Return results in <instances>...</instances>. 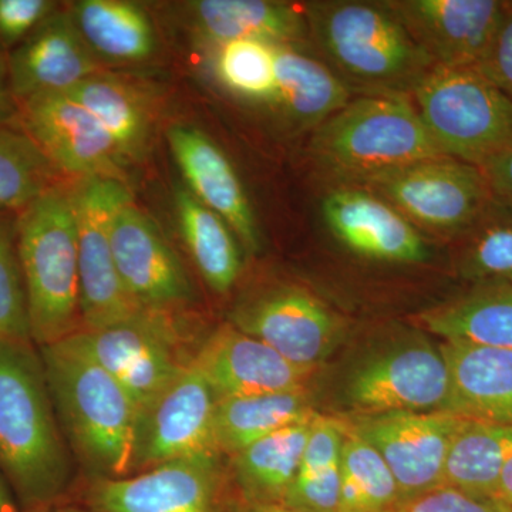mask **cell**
Wrapping results in <instances>:
<instances>
[{"label": "cell", "instance_id": "8fae6325", "mask_svg": "<svg viewBox=\"0 0 512 512\" xmlns=\"http://www.w3.org/2000/svg\"><path fill=\"white\" fill-rule=\"evenodd\" d=\"M218 397L190 362L156 399L138 412L134 473L178 458L218 453Z\"/></svg>", "mask_w": 512, "mask_h": 512}, {"label": "cell", "instance_id": "6da1fadb", "mask_svg": "<svg viewBox=\"0 0 512 512\" xmlns=\"http://www.w3.org/2000/svg\"><path fill=\"white\" fill-rule=\"evenodd\" d=\"M72 463L39 348L0 340V477L20 510L57 504Z\"/></svg>", "mask_w": 512, "mask_h": 512}, {"label": "cell", "instance_id": "7402d4cb", "mask_svg": "<svg viewBox=\"0 0 512 512\" xmlns=\"http://www.w3.org/2000/svg\"><path fill=\"white\" fill-rule=\"evenodd\" d=\"M450 375L444 412L461 419L512 424V350L446 340Z\"/></svg>", "mask_w": 512, "mask_h": 512}, {"label": "cell", "instance_id": "1f68e13d", "mask_svg": "<svg viewBox=\"0 0 512 512\" xmlns=\"http://www.w3.org/2000/svg\"><path fill=\"white\" fill-rule=\"evenodd\" d=\"M461 249L460 274L477 288L512 286V207L491 197L468 229Z\"/></svg>", "mask_w": 512, "mask_h": 512}, {"label": "cell", "instance_id": "52a82bcc", "mask_svg": "<svg viewBox=\"0 0 512 512\" xmlns=\"http://www.w3.org/2000/svg\"><path fill=\"white\" fill-rule=\"evenodd\" d=\"M392 204L413 225L461 237L491 200L477 165L446 156L427 158L357 185Z\"/></svg>", "mask_w": 512, "mask_h": 512}, {"label": "cell", "instance_id": "7bdbcfd3", "mask_svg": "<svg viewBox=\"0 0 512 512\" xmlns=\"http://www.w3.org/2000/svg\"><path fill=\"white\" fill-rule=\"evenodd\" d=\"M225 512H301L292 510L284 504H261V503H248V501L241 500L232 501L228 503Z\"/></svg>", "mask_w": 512, "mask_h": 512}, {"label": "cell", "instance_id": "3957f363", "mask_svg": "<svg viewBox=\"0 0 512 512\" xmlns=\"http://www.w3.org/2000/svg\"><path fill=\"white\" fill-rule=\"evenodd\" d=\"M16 245L30 339L42 348L73 335L82 315L72 187L53 185L19 212Z\"/></svg>", "mask_w": 512, "mask_h": 512}, {"label": "cell", "instance_id": "ffe728a7", "mask_svg": "<svg viewBox=\"0 0 512 512\" xmlns=\"http://www.w3.org/2000/svg\"><path fill=\"white\" fill-rule=\"evenodd\" d=\"M6 67L18 104L37 94L67 92L101 72L99 57L84 42L72 13L60 10L10 50Z\"/></svg>", "mask_w": 512, "mask_h": 512}, {"label": "cell", "instance_id": "4fadbf2b", "mask_svg": "<svg viewBox=\"0 0 512 512\" xmlns=\"http://www.w3.org/2000/svg\"><path fill=\"white\" fill-rule=\"evenodd\" d=\"M466 419L446 412L367 414L350 429L392 471L400 500L443 485L454 437Z\"/></svg>", "mask_w": 512, "mask_h": 512}, {"label": "cell", "instance_id": "7a4b0ae2", "mask_svg": "<svg viewBox=\"0 0 512 512\" xmlns=\"http://www.w3.org/2000/svg\"><path fill=\"white\" fill-rule=\"evenodd\" d=\"M64 439L93 478L134 473L138 407L119 380L67 336L39 348Z\"/></svg>", "mask_w": 512, "mask_h": 512}, {"label": "cell", "instance_id": "8992f818", "mask_svg": "<svg viewBox=\"0 0 512 512\" xmlns=\"http://www.w3.org/2000/svg\"><path fill=\"white\" fill-rule=\"evenodd\" d=\"M412 94L443 156L478 167L512 143V101L477 69L433 67Z\"/></svg>", "mask_w": 512, "mask_h": 512}, {"label": "cell", "instance_id": "ba28073f", "mask_svg": "<svg viewBox=\"0 0 512 512\" xmlns=\"http://www.w3.org/2000/svg\"><path fill=\"white\" fill-rule=\"evenodd\" d=\"M72 198L83 329L107 328L144 309L124 288L111 247L114 215L131 194L123 181L86 178L72 187Z\"/></svg>", "mask_w": 512, "mask_h": 512}, {"label": "cell", "instance_id": "ac0fdd59", "mask_svg": "<svg viewBox=\"0 0 512 512\" xmlns=\"http://www.w3.org/2000/svg\"><path fill=\"white\" fill-rule=\"evenodd\" d=\"M359 188H340L323 200V220L333 237L355 254L376 261H426L429 248L416 225L379 195Z\"/></svg>", "mask_w": 512, "mask_h": 512}, {"label": "cell", "instance_id": "d6a6232c", "mask_svg": "<svg viewBox=\"0 0 512 512\" xmlns=\"http://www.w3.org/2000/svg\"><path fill=\"white\" fill-rule=\"evenodd\" d=\"M399 500V487L382 456L348 426L340 460L339 512H387Z\"/></svg>", "mask_w": 512, "mask_h": 512}, {"label": "cell", "instance_id": "b9f144b4", "mask_svg": "<svg viewBox=\"0 0 512 512\" xmlns=\"http://www.w3.org/2000/svg\"><path fill=\"white\" fill-rule=\"evenodd\" d=\"M493 500L503 504L505 508L512 511V458L508 461L498 480L497 488H495Z\"/></svg>", "mask_w": 512, "mask_h": 512}, {"label": "cell", "instance_id": "d590c367", "mask_svg": "<svg viewBox=\"0 0 512 512\" xmlns=\"http://www.w3.org/2000/svg\"><path fill=\"white\" fill-rule=\"evenodd\" d=\"M0 340H30L28 301L16 245V221L0 212Z\"/></svg>", "mask_w": 512, "mask_h": 512}, {"label": "cell", "instance_id": "f6af8a7d", "mask_svg": "<svg viewBox=\"0 0 512 512\" xmlns=\"http://www.w3.org/2000/svg\"><path fill=\"white\" fill-rule=\"evenodd\" d=\"M22 512H94L92 510H79V508L74 507H62V505H49V507H43L39 508V510H33V511H22Z\"/></svg>", "mask_w": 512, "mask_h": 512}, {"label": "cell", "instance_id": "484cf974", "mask_svg": "<svg viewBox=\"0 0 512 512\" xmlns=\"http://www.w3.org/2000/svg\"><path fill=\"white\" fill-rule=\"evenodd\" d=\"M316 414L305 389L220 399L215 414L218 453L234 456L255 441Z\"/></svg>", "mask_w": 512, "mask_h": 512}, {"label": "cell", "instance_id": "277c9868", "mask_svg": "<svg viewBox=\"0 0 512 512\" xmlns=\"http://www.w3.org/2000/svg\"><path fill=\"white\" fill-rule=\"evenodd\" d=\"M311 151L320 167L356 185L443 156L419 111L402 94H375L350 101L316 128Z\"/></svg>", "mask_w": 512, "mask_h": 512}, {"label": "cell", "instance_id": "8d00e7d4", "mask_svg": "<svg viewBox=\"0 0 512 512\" xmlns=\"http://www.w3.org/2000/svg\"><path fill=\"white\" fill-rule=\"evenodd\" d=\"M387 512H512L493 498L477 497L439 485L413 497L402 498Z\"/></svg>", "mask_w": 512, "mask_h": 512}, {"label": "cell", "instance_id": "83f0119b", "mask_svg": "<svg viewBox=\"0 0 512 512\" xmlns=\"http://www.w3.org/2000/svg\"><path fill=\"white\" fill-rule=\"evenodd\" d=\"M174 205L185 247L202 278L214 292L231 291L241 274L234 232L220 215L183 187L175 190Z\"/></svg>", "mask_w": 512, "mask_h": 512}, {"label": "cell", "instance_id": "d4e9b609", "mask_svg": "<svg viewBox=\"0 0 512 512\" xmlns=\"http://www.w3.org/2000/svg\"><path fill=\"white\" fill-rule=\"evenodd\" d=\"M313 419L292 424L231 456L232 477L241 500L248 503L282 504L298 477L303 451Z\"/></svg>", "mask_w": 512, "mask_h": 512}, {"label": "cell", "instance_id": "e0dca14e", "mask_svg": "<svg viewBox=\"0 0 512 512\" xmlns=\"http://www.w3.org/2000/svg\"><path fill=\"white\" fill-rule=\"evenodd\" d=\"M111 247L121 282L141 308L170 312L191 301L192 289L183 264L133 198L114 215Z\"/></svg>", "mask_w": 512, "mask_h": 512}, {"label": "cell", "instance_id": "f546056e", "mask_svg": "<svg viewBox=\"0 0 512 512\" xmlns=\"http://www.w3.org/2000/svg\"><path fill=\"white\" fill-rule=\"evenodd\" d=\"M512 458V424L466 420L448 453L443 484L477 497L493 498Z\"/></svg>", "mask_w": 512, "mask_h": 512}, {"label": "cell", "instance_id": "60d3db41", "mask_svg": "<svg viewBox=\"0 0 512 512\" xmlns=\"http://www.w3.org/2000/svg\"><path fill=\"white\" fill-rule=\"evenodd\" d=\"M16 116H19L18 101L10 90L6 60L0 57V124H8Z\"/></svg>", "mask_w": 512, "mask_h": 512}, {"label": "cell", "instance_id": "836d02e7", "mask_svg": "<svg viewBox=\"0 0 512 512\" xmlns=\"http://www.w3.org/2000/svg\"><path fill=\"white\" fill-rule=\"evenodd\" d=\"M57 174L23 128L0 124V212L25 210L57 184Z\"/></svg>", "mask_w": 512, "mask_h": 512}, {"label": "cell", "instance_id": "9c48e42d", "mask_svg": "<svg viewBox=\"0 0 512 512\" xmlns=\"http://www.w3.org/2000/svg\"><path fill=\"white\" fill-rule=\"evenodd\" d=\"M70 338L119 380L138 412L173 382L192 357H184L170 312L157 309H143L107 328L80 329Z\"/></svg>", "mask_w": 512, "mask_h": 512}, {"label": "cell", "instance_id": "4dcf8cb0", "mask_svg": "<svg viewBox=\"0 0 512 512\" xmlns=\"http://www.w3.org/2000/svg\"><path fill=\"white\" fill-rule=\"evenodd\" d=\"M420 319L424 328L444 340L512 350V286L477 288Z\"/></svg>", "mask_w": 512, "mask_h": 512}, {"label": "cell", "instance_id": "ab89813d", "mask_svg": "<svg viewBox=\"0 0 512 512\" xmlns=\"http://www.w3.org/2000/svg\"><path fill=\"white\" fill-rule=\"evenodd\" d=\"M491 197L512 207V143L478 165Z\"/></svg>", "mask_w": 512, "mask_h": 512}, {"label": "cell", "instance_id": "603a6c76", "mask_svg": "<svg viewBox=\"0 0 512 512\" xmlns=\"http://www.w3.org/2000/svg\"><path fill=\"white\" fill-rule=\"evenodd\" d=\"M198 35L211 49L234 40L291 45L308 30L305 13L266 0H200L192 3Z\"/></svg>", "mask_w": 512, "mask_h": 512}, {"label": "cell", "instance_id": "5b68a950", "mask_svg": "<svg viewBox=\"0 0 512 512\" xmlns=\"http://www.w3.org/2000/svg\"><path fill=\"white\" fill-rule=\"evenodd\" d=\"M305 16L340 72L382 94L412 92L434 67L386 2L309 3Z\"/></svg>", "mask_w": 512, "mask_h": 512}, {"label": "cell", "instance_id": "30bf717a", "mask_svg": "<svg viewBox=\"0 0 512 512\" xmlns=\"http://www.w3.org/2000/svg\"><path fill=\"white\" fill-rule=\"evenodd\" d=\"M221 454L167 461L121 478H93L84 503L94 512H225Z\"/></svg>", "mask_w": 512, "mask_h": 512}, {"label": "cell", "instance_id": "44dd1931", "mask_svg": "<svg viewBox=\"0 0 512 512\" xmlns=\"http://www.w3.org/2000/svg\"><path fill=\"white\" fill-rule=\"evenodd\" d=\"M167 137L188 191L220 215L249 251H258L254 211L224 151L204 131L183 124L171 127Z\"/></svg>", "mask_w": 512, "mask_h": 512}, {"label": "cell", "instance_id": "2e32d148", "mask_svg": "<svg viewBox=\"0 0 512 512\" xmlns=\"http://www.w3.org/2000/svg\"><path fill=\"white\" fill-rule=\"evenodd\" d=\"M434 67L477 69L490 49L507 2L394 0L386 2Z\"/></svg>", "mask_w": 512, "mask_h": 512}, {"label": "cell", "instance_id": "7c38bea8", "mask_svg": "<svg viewBox=\"0 0 512 512\" xmlns=\"http://www.w3.org/2000/svg\"><path fill=\"white\" fill-rule=\"evenodd\" d=\"M22 128L59 173L124 183L127 158L109 131L67 93L37 94L20 101Z\"/></svg>", "mask_w": 512, "mask_h": 512}, {"label": "cell", "instance_id": "4316f807", "mask_svg": "<svg viewBox=\"0 0 512 512\" xmlns=\"http://www.w3.org/2000/svg\"><path fill=\"white\" fill-rule=\"evenodd\" d=\"M70 13L84 42L97 57L113 62H140L156 50L153 23L136 3L82 0Z\"/></svg>", "mask_w": 512, "mask_h": 512}, {"label": "cell", "instance_id": "ee69618b", "mask_svg": "<svg viewBox=\"0 0 512 512\" xmlns=\"http://www.w3.org/2000/svg\"><path fill=\"white\" fill-rule=\"evenodd\" d=\"M0 512H22L9 485L0 477Z\"/></svg>", "mask_w": 512, "mask_h": 512}, {"label": "cell", "instance_id": "cb8c5ba5", "mask_svg": "<svg viewBox=\"0 0 512 512\" xmlns=\"http://www.w3.org/2000/svg\"><path fill=\"white\" fill-rule=\"evenodd\" d=\"M275 70L272 103L296 130H316L352 101L336 74L292 45L276 46Z\"/></svg>", "mask_w": 512, "mask_h": 512}, {"label": "cell", "instance_id": "74e56055", "mask_svg": "<svg viewBox=\"0 0 512 512\" xmlns=\"http://www.w3.org/2000/svg\"><path fill=\"white\" fill-rule=\"evenodd\" d=\"M56 10L50 0H0V46L15 49Z\"/></svg>", "mask_w": 512, "mask_h": 512}, {"label": "cell", "instance_id": "d6986e66", "mask_svg": "<svg viewBox=\"0 0 512 512\" xmlns=\"http://www.w3.org/2000/svg\"><path fill=\"white\" fill-rule=\"evenodd\" d=\"M192 362L218 400L305 389L312 372L293 365L271 346L231 323L215 330L192 355Z\"/></svg>", "mask_w": 512, "mask_h": 512}, {"label": "cell", "instance_id": "e575fe53", "mask_svg": "<svg viewBox=\"0 0 512 512\" xmlns=\"http://www.w3.org/2000/svg\"><path fill=\"white\" fill-rule=\"evenodd\" d=\"M218 82L235 96L272 103L276 89V46L261 40H234L212 49Z\"/></svg>", "mask_w": 512, "mask_h": 512}, {"label": "cell", "instance_id": "f1b7e54d", "mask_svg": "<svg viewBox=\"0 0 512 512\" xmlns=\"http://www.w3.org/2000/svg\"><path fill=\"white\" fill-rule=\"evenodd\" d=\"M64 93L103 124L127 161L140 160L147 153L151 136L150 110L144 97L131 84L100 72Z\"/></svg>", "mask_w": 512, "mask_h": 512}, {"label": "cell", "instance_id": "9a60e30c", "mask_svg": "<svg viewBox=\"0 0 512 512\" xmlns=\"http://www.w3.org/2000/svg\"><path fill=\"white\" fill-rule=\"evenodd\" d=\"M450 375L440 349L414 343L366 363L348 384L350 403L367 414L444 412Z\"/></svg>", "mask_w": 512, "mask_h": 512}, {"label": "cell", "instance_id": "f35d334b", "mask_svg": "<svg viewBox=\"0 0 512 512\" xmlns=\"http://www.w3.org/2000/svg\"><path fill=\"white\" fill-rule=\"evenodd\" d=\"M477 70L512 101V2H507L490 49Z\"/></svg>", "mask_w": 512, "mask_h": 512}, {"label": "cell", "instance_id": "5bb4252c", "mask_svg": "<svg viewBox=\"0 0 512 512\" xmlns=\"http://www.w3.org/2000/svg\"><path fill=\"white\" fill-rule=\"evenodd\" d=\"M231 325L308 370L332 352L342 332L335 313L308 291L293 286L241 303L231 313Z\"/></svg>", "mask_w": 512, "mask_h": 512}]
</instances>
